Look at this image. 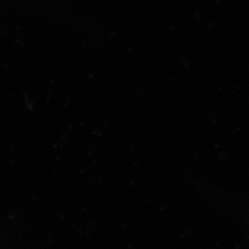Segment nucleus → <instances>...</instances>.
Segmentation results:
<instances>
[]
</instances>
